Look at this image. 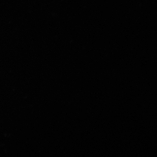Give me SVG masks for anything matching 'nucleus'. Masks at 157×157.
I'll return each mask as SVG.
<instances>
[]
</instances>
